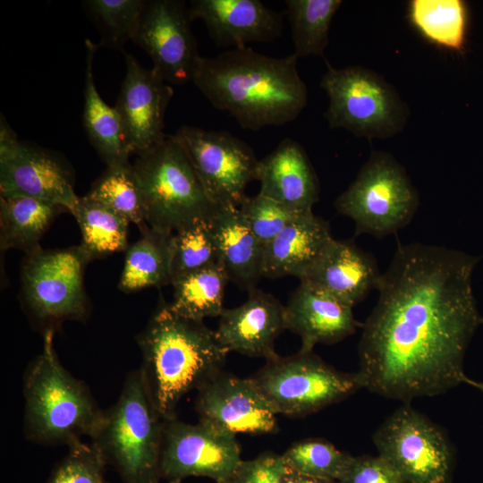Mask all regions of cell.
<instances>
[{
	"instance_id": "1",
	"label": "cell",
	"mask_w": 483,
	"mask_h": 483,
	"mask_svg": "<svg viewBox=\"0 0 483 483\" xmlns=\"http://www.w3.org/2000/svg\"><path fill=\"white\" fill-rule=\"evenodd\" d=\"M479 259L442 246L398 245L362 326L363 387L407 403L464 383L465 353L483 323L471 284Z\"/></svg>"
},
{
	"instance_id": "2",
	"label": "cell",
	"mask_w": 483,
	"mask_h": 483,
	"mask_svg": "<svg viewBox=\"0 0 483 483\" xmlns=\"http://www.w3.org/2000/svg\"><path fill=\"white\" fill-rule=\"evenodd\" d=\"M297 59L294 54L271 57L248 47L229 49L201 56L191 82L242 129L281 126L295 120L308 101Z\"/></svg>"
},
{
	"instance_id": "3",
	"label": "cell",
	"mask_w": 483,
	"mask_h": 483,
	"mask_svg": "<svg viewBox=\"0 0 483 483\" xmlns=\"http://www.w3.org/2000/svg\"><path fill=\"white\" fill-rule=\"evenodd\" d=\"M140 368L164 420L175 417L190 391H198L222 372L229 352L203 321L174 313L162 302L138 335Z\"/></svg>"
},
{
	"instance_id": "4",
	"label": "cell",
	"mask_w": 483,
	"mask_h": 483,
	"mask_svg": "<svg viewBox=\"0 0 483 483\" xmlns=\"http://www.w3.org/2000/svg\"><path fill=\"white\" fill-rule=\"evenodd\" d=\"M54 331L43 334L41 352L23 376V431L32 443L71 446L91 437L104 410L89 386L60 362L54 347Z\"/></svg>"
},
{
	"instance_id": "5",
	"label": "cell",
	"mask_w": 483,
	"mask_h": 483,
	"mask_svg": "<svg viewBox=\"0 0 483 483\" xmlns=\"http://www.w3.org/2000/svg\"><path fill=\"white\" fill-rule=\"evenodd\" d=\"M164 427L139 369L127 375L117 401L104 410L91 445L123 483H159Z\"/></svg>"
},
{
	"instance_id": "6",
	"label": "cell",
	"mask_w": 483,
	"mask_h": 483,
	"mask_svg": "<svg viewBox=\"0 0 483 483\" xmlns=\"http://www.w3.org/2000/svg\"><path fill=\"white\" fill-rule=\"evenodd\" d=\"M132 167L143 193L146 223L156 231L174 233L209 220L217 208L174 134L138 155Z\"/></svg>"
},
{
	"instance_id": "7",
	"label": "cell",
	"mask_w": 483,
	"mask_h": 483,
	"mask_svg": "<svg viewBox=\"0 0 483 483\" xmlns=\"http://www.w3.org/2000/svg\"><path fill=\"white\" fill-rule=\"evenodd\" d=\"M92 258L81 246L26 254L21 268V296L35 324L55 331L68 320L83 321L89 313L84 272Z\"/></svg>"
},
{
	"instance_id": "8",
	"label": "cell",
	"mask_w": 483,
	"mask_h": 483,
	"mask_svg": "<svg viewBox=\"0 0 483 483\" xmlns=\"http://www.w3.org/2000/svg\"><path fill=\"white\" fill-rule=\"evenodd\" d=\"M250 378L276 414L290 417L316 412L363 387L358 372L339 371L302 351L276 354Z\"/></svg>"
},
{
	"instance_id": "9",
	"label": "cell",
	"mask_w": 483,
	"mask_h": 483,
	"mask_svg": "<svg viewBox=\"0 0 483 483\" xmlns=\"http://www.w3.org/2000/svg\"><path fill=\"white\" fill-rule=\"evenodd\" d=\"M326 65L320 87L329 97L325 116L331 128L369 139L388 138L402 130L408 109L386 81L363 67Z\"/></svg>"
},
{
	"instance_id": "10",
	"label": "cell",
	"mask_w": 483,
	"mask_h": 483,
	"mask_svg": "<svg viewBox=\"0 0 483 483\" xmlns=\"http://www.w3.org/2000/svg\"><path fill=\"white\" fill-rule=\"evenodd\" d=\"M419 196L401 165L375 151L356 179L335 201L336 210L355 223V235L382 238L410 223Z\"/></svg>"
},
{
	"instance_id": "11",
	"label": "cell",
	"mask_w": 483,
	"mask_h": 483,
	"mask_svg": "<svg viewBox=\"0 0 483 483\" xmlns=\"http://www.w3.org/2000/svg\"><path fill=\"white\" fill-rule=\"evenodd\" d=\"M372 440L378 455L404 483H451L454 464L452 444L436 424L408 402L386 419Z\"/></svg>"
},
{
	"instance_id": "12",
	"label": "cell",
	"mask_w": 483,
	"mask_h": 483,
	"mask_svg": "<svg viewBox=\"0 0 483 483\" xmlns=\"http://www.w3.org/2000/svg\"><path fill=\"white\" fill-rule=\"evenodd\" d=\"M174 136L186 152L209 199L239 208L257 179L258 159L244 141L225 131L183 125Z\"/></svg>"
},
{
	"instance_id": "13",
	"label": "cell",
	"mask_w": 483,
	"mask_h": 483,
	"mask_svg": "<svg viewBox=\"0 0 483 483\" xmlns=\"http://www.w3.org/2000/svg\"><path fill=\"white\" fill-rule=\"evenodd\" d=\"M242 461L235 435L201 421L165 420L161 478L171 481L205 477L222 483Z\"/></svg>"
},
{
	"instance_id": "14",
	"label": "cell",
	"mask_w": 483,
	"mask_h": 483,
	"mask_svg": "<svg viewBox=\"0 0 483 483\" xmlns=\"http://www.w3.org/2000/svg\"><path fill=\"white\" fill-rule=\"evenodd\" d=\"M189 8L182 1H147L132 41L151 58L169 84L192 81L201 58L192 33Z\"/></svg>"
},
{
	"instance_id": "15",
	"label": "cell",
	"mask_w": 483,
	"mask_h": 483,
	"mask_svg": "<svg viewBox=\"0 0 483 483\" xmlns=\"http://www.w3.org/2000/svg\"><path fill=\"white\" fill-rule=\"evenodd\" d=\"M123 55L126 72L114 108L131 152L138 156L165 137V114L174 90L153 67L146 68L133 55Z\"/></svg>"
},
{
	"instance_id": "16",
	"label": "cell",
	"mask_w": 483,
	"mask_h": 483,
	"mask_svg": "<svg viewBox=\"0 0 483 483\" xmlns=\"http://www.w3.org/2000/svg\"><path fill=\"white\" fill-rule=\"evenodd\" d=\"M197 392L196 410L201 422L233 435L277 430V414L250 377L222 371Z\"/></svg>"
},
{
	"instance_id": "17",
	"label": "cell",
	"mask_w": 483,
	"mask_h": 483,
	"mask_svg": "<svg viewBox=\"0 0 483 483\" xmlns=\"http://www.w3.org/2000/svg\"><path fill=\"white\" fill-rule=\"evenodd\" d=\"M0 194L44 199L69 212L79 200L72 171L61 156L27 142L21 143L14 156L0 161Z\"/></svg>"
},
{
	"instance_id": "18",
	"label": "cell",
	"mask_w": 483,
	"mask_h": 483,
	"mask_svg": "<svg viewBox=\"0 0 483 483\" xmlns=\"http://www.w3.org/2000/svg\"><path fill=\"white\" fill-rule=\"evenodd\" d=\"M189 13L200 20L214 43L230 49L269 42L283 33V14L258 0H193Z\"/></svg>"
},
{
	"instance_id": "19",
	"label": "cell",
	"mask_w": 483,
	"mask_h": 483,
	"mask_svg": "<svg viewBox=\"0 0 483 483\" xmlns=\"http://www.w3.org/2000/svg\"><path fill=\"white\" fill-rule=\"evenodd\" d=\"M248 292V299L242 305L224 309L215 332L229 352L267 360L277 354L275 341L285 330L284 306L262 290Z\"/></svg>"
},
{
	"instance_id": "20",
	"label": "cell",
	"mask_w": 483,
	"mask_h": 483,
	"mask_svg": "<svg viewBox=\"0 0 483 483\" xmlns=\"http://www.w3.org/2000/svg\"><path fill=\"white\" fill-rule=\"evenodd\" d=\"M285 329L301 340L300 351L318 343L333 344L352 335L360 326L352 307L306 281H301L284 306Z\"/></svg>"
},
{
	"instance_id": "21",
	"label": "cell",
	"mask_w": 483,
	"mask_h": 483,
	"mask_svg": "<svg viewBox=\"0 0 483 483\" xmlns=\"http://www.w3.org/2000/svg\"><path fill=\"white\" fill-rule=\"evenodd\" d=\"M381 275L371 254L351 241L332 238L300 281L353 307L377 288Z\"/></svg>"
},
{
	"instance_id": "22",
	"label": "cell",
	"mask_w": 483,
	"mask_h": 483,
	"mask_svg": "<svg viewBox=\"0 0 483 483\" xmlns=\"http://www.w3.org/2000/svg\"><path fill=\"white\" fill-rule=\"evenodd\" d=\"M259 193L296 213L311 212L319 199L316 173L302 147L292 139L283 140L258 161Z\"/></svg>"
},
{
	"instance_id": "23",
	"label": "cell",
	"mask_w": 483,
	"mask_h": 483,
	"mask_svg": "<svg viewBox=\"0 0 483 483\" xmlns=\"http://www.w3.org/2000/svg\"><path fill=\"white\" fill-rule=\"evenodd\" d=\"M332 238L326 220L312 211L299 215L265 245L262 276L302 279Z\"/></svg>"
},
{
	"instance_id": "24",
	"label": "cell",
	"mask_w": 483,
	"mask_h": 483,
	"mask_svg": "<svg viewBox=\"0 0 483 483\" xmlns=\"http://www.w3.org/2000/svg\"><path fill=\"white\" fill-rule=\"evenodd\" d=\"M219 265L229 281L250 291L262 277L265 246L243 220L239 208L217 207L210 218Z\"/></svg>"
},
{
	"instance_id": "25",
	"label": "cell",
	"mask_w": 483,
	"mask_h": 483,
	"mask_svg": "<svg viewBox=\"0 0 483 483\" xmlns=\"http://www.w3.org/2000/svg\"><path fill=\"white\" fill-rule=\"evenodd\" d=\"M86 68L82 121L88 138L107 165L129 163L132 154L116 109L99 95L93 76V60L97 47L85 40Z\"/></svg>"
},
{
	"instance_id": "26",
	"label": "cell",
	"mask_w": 483,
	"mask_h": 483,
	"mask_svg": "<svg viewBox=\"0 0 483 483\" xmlns=\"http://www.w3.org/2000/svg\"><path fill=\"white\" fill-rule=\"evenodd\" d=\"M67 211L63 206L33 197L0 195L1 250L19 249L27 254L37 250L52 222Z\"/></svg>"
},
{
	"instance_id": "27",
	"label": "cell",
	"mask_w": 483,
	"mask_h": 483,
	"mask_svg": "<svg viewBox=\"0 0 483 483\" xmlns=\"http://www.w3.org/2000/svg\"><path fill=\"white\" fill-rule=\"evenodd\" d=\"M140 237L125 250L124 264L118 287L133 292L148 287L171 284L173 233H165L148 225Z\"/></svg>"
},
{
	"instance_id": "28",
	"label": "cell",
	"mask_w": 483,
	"mask_h": 483,
	"mask_svg": "<svg viewBox=\"0 0 483 483\" xmlns=\"http://www.w3.org/2000/svg\"><path fill=\"white\" fill-rule=\"evenodd\" d=\"M228 282L219 264L179 276L171 284L174 294L169 307L177 315L195 321L220 317Z\"/></svg>"
},
{
	"instance_id": "29",
	"label": "cell",
	"mask_w": 483,
	"mask_h": 483,
	"mask_svg": "<svg viewBox=\"0 0 483 483\" xmlns=\"http://www.w3.org/2000/svg\"><path fill=\"white\" fill-rule=\"evenodd\" d=\"M70 213L79 225L80 245L92 259L127 250L130 222L114 210L86 194Z\"/></svg>"
},
{
	"instance_id": "30",
	"label": "cell",
	"mask_w": 483,
	"mask_h": 483,
	"mask_svg": "<svg viewBox=\"0 0 483 483\" xmlns=\"http://www.w3.org/2000/svg\"><path fill=\"white\" fill-rule=\"evenodd\" d=\"M412 24L429 41L454 51H462L468 21L467 4L462 0H412Z\"/></svg>"
},
{
	"instance_id": "31",
	"label": "cell",
	"mask_w": 483,
	"mask_h": 483,
	"mask_svg": "<svg viewBox=\"0 0 483 483\" xmlns=\"http://www.w3.org/2000/svg\"><path fill=\"white\" fill-rule=\"evenodd\" d=\"M340 0H286V14L292 29L294 55L299 57L323 55L328 45L333 17Z\"/></svg>"
},
{
	"instance_id": "32",
	"label": "cell",
	"mask_w": 483,
	"mask_h": 483,
	"mask_svg": "<svg viewBox=\"0 0 483 483\" xmlns=\"http://www.w3.org/2000/svg\"><path fill=\"white\" fill-rule=\"evenodd\" d=\"M87 195L135 224L140 231L148 226L143 193L130 163L107 165Z\"/></svg>"
},
{
	"instance_id": "33",
	"label": "cell",
	"mask_w": 483,
	"mask_h": 483,
	"mask_svg": "<svg viewBox=\"0 0 483 483\" xmlns=\"http://www.w3.org/2000/svg\"><path fill=\"white\" fill-rule=\"evenodd\" d=\"M145 0H87L83 6L101 35L100 45L120 49L132 40L146 4Z\"/></svg>"
},
{
	"instance_id": "34",
	"label": "cell",
	"mask_w": 483,
	"mask_h": 483,
	"mask_svg": "<svg viewBox=\"0 0 483 483\" xmlns=\"http://www.w3.org/2000/svg\"><path fill=\"white\" fill-rule=\"evenodd\" d=\"M285 466L318 479L340 481L353 457L323 439L299 441L281 454Z\"/></svg>"
},
{
	"instance_id": "35",
	"label": "cell",
	"mask_w": 483,
	"mask_h": 483,
	"mask_svg": "<svg viewBox=\"0 0 483 483\" xmlns=\"http://www.w3.org/2000/svg\"><path fill=\"white\" fill-rule=\"evenodd\" d=\"M216 264H219L218 253L210 219L196 222L173 233L172 282Z\"/></svg>"
},
{
	"instance_id": "36",
	"label": "cell",
	"mask_w": 483,
	"mask_h": 483,
	"mask_svg": "<svg viewBox=\"0 0 483 483\" xmlns=\"http://www.w3.org/2000/svg\"><path fill=\"white\" fill-rule=\"evenodd\" d=\"M239 209L249 228L264 246L301 215L259 192L247 197Z\"/></svg>"
},
{
	"instance_id": "37",
	"label": "cell",
	"mask_w": 483,
	"mask_h": 483,
	"mask_svg": "<svg viewBox=\"0 0 483 483\" xmlns=\"http://www.w3.org/2000/svg\"><path fill=\"white\" fill-rule=\"evenodd\" d=\"M68 448L47 483H108L105 477L106 464L91 444L79 442Z\"/></svg>"
},
{
	"instance_id": "38",
	"label": "cell",
	"mask_w": 483,
	"mask_h": 483,
	"mask_svg": "<svg viewBox=\"0 0 483 483\" xmlns=\"http://www.w3.org/2000/svg\"><path fill=\"white\" fill-rule=\"evenodd\" d=\"M284 470L282 456L267 452L251 460H242L222 483H280Z\"/></svg>"
},
{
	"instance_id": "39",
	"label": "cell",
	"mask_w": 483,
	"mask_h": 483,
	"mask_svg": "<svg viewBox=\"0 0 483 483\" xmlns=\"http://www.w3.org/2000/svg\"><path fill=\"white\" fill-rule=\"evenodd\" d=\"M340 483H404L398 472L380 455L354 456Z\"/></svg>"
},
{
	"instance_id": "40",
	"label": "cell",
	"mask_w": 483,
	"mask_h": 483,
	"mask_svg": "<svg viewBox=\"0 0 483 483\" xmlns=\"http://www.w3.org/2000/svg\"><path fill=\"white\" fill-rule=\"evenodd\" d=\"M21 141L1 114L0 119V161L9 159L16 154Z\"/></svg>"
},
{
	"instance_id": "41",
	"label": "cell",
	"mask_w": 483,
	"mask_h": 483,
	"mask_svg": "<svg viewBox=\"0 0 483 483\" xmlns=\"http://www.w3.org/2000/svg\"><path fill=\"white\" fill-rule=\"evenodd\" d=\"M280 483H340L338 481L327 480L308 476L285 466V470L281 478Z\"/></svg>"
},
{
	"instance_id": "42",
	"label": "cell",
	"mask_w": 483,
	"mask_h": 483,
	"mask_svg": "<svg viewBox=\"0 0 483 483\" xmlns=\"http://www.w3.org/2000/svg\"><path fill=\"white\" fill-rule=\"evenodd\" d=\"M464 383L472 386L473 387H476L483 394V382L474 381L467 377L464 380Z\"/></svg>"
},
{
	"instance_id": "43",
	"label": "cell",
	"mask_w": 483,
	"mask_h": 483,
	"mask_svg": "<svg viewBox=\"0 0 483 483\" xmlns=\"http://www.w3.org/2000/svg\"><path fill=\"white\" fill-rule=\"evenodd\" d=\"M167 483H182V480H171V481H168Z\"/></svg>"
}]
</instances>
